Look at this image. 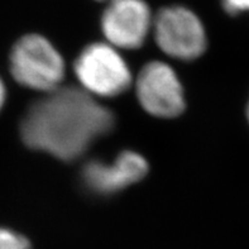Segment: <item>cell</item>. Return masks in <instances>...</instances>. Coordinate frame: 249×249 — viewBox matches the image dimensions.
I'll return each mask as SVG.
<instances>
[{"label": "cell", "instance_id": "cell-1", "mask_svg": "<svg viewBox=\"0 0 249 249\" xmlns=\"http://www.w3.org/2000/svg\"><path fill=\"white\" fill-rule=\"evenodd\" d=\"M114 124L110 109L84 89L57 88L29 107L20 123V136L29 148L73 161Z\"/></svg>", "mask_w": 249, "mask_h": 249}, {"label": "cell", "instance_id": "cell-2", "mask_svg": "<svg viewBox=\"0 0 249 249\" xmlns=\"http://www.w3.org/2000/svg\"><path fill=\"white\" fill-rule=\"evenodd\" d=\"M9 69L18 84L37 91H53L65 77L63 57L41 35L19 38L10 51Z\"/></svg>", "mask_w": 249, "mask_h": 249}, {"label": "cell", "instance_id": "cell-3", "mask_svg": "<svg viewBox=\"0 0 249 249\" xmlns=\"http://www.w3.org/2000/svg\"><path fill=\"white\" fill-rule=\"evenodd\" d=\"M73 71L82 89L94 98L118 96L132 84L129 67L109 43L89 44L76 58Z\"/></svg>", "mask_w": 249, "mask_h": 249}, {"label": "cell", "instance_id": "cell-4", "mask_svg": "<svg viewBox=\"0 0 249 249\" xmlns=\"http://www.w3.org/2000/svg\"><path fill=\"white\" fill-rule=\"evenodd\" d=\"M152 32L160 50L176 60L194 61L208 47L202 20L186 6L170 5L158 10Z\"/></svg>", "mask_w": 249, "mask_h": 249}, {"label": "cell", "instance_id": "cell-5", "mask_svg": "<svg viewBox=\"0 0 249 249\" xmlns=\"http://www.w3.org/2000/svg\"><path fill=\"white\" fill-rule=\"evenodd\" d=\"M139 104L157 118H176L186 107L183 88L174 69L161 61L143 66L136 80Z\"/></svg>", "mask_w": 249, "mask_h": 249}, {"label": "cell", "instance_id": "cell-6", "mask_svg": "<svg viewBox=\"0 0 249 249\" xmlns=\"http://www.w3.org/2000/svg\"><path fill=\"white\" fill-rule=\"evenodd\" d=\"M153 18L144 0H110L101 16V31L117 50H137L152 31Z\"/></svg>", "mask_w": 249, "mask_h": 249}, {"label": "cell", "instance_id": "cell-7", "mask_svg": "<svg viewBox=\"0 0 249 249\" xmlns=\"http://www.w3.org/2000/svg\"><path fill=\"white\" fill-rule=\"evenodd\" d=\"M148 162L134 151H123L111 163L92 160L84 166L82 181L90 191L99 195H111L133 183L139 182L148 174Z\"/></svg>", "mask_w": 249, "mask_h": 249}, {"label": "cell", "instance_id": "cell-8", "mask_svg": "<svg viewBox=\"0 0 249 249\" xmlns=\"http://www.w3.org/2000/svg\"><path fill=\"white\" fill-rule=\"evenodd\" d=\"M0 249H31V244L22 234L8 228H0Z\"/></svg>", "mask_w": 249, "mask_h": 249}, {"label": "cell", "instance_id": "cell-9", "mask_svg": "<svg viewBox=\"0 0 249 249\" xmlns=\"http://www.w3.org/2000/svg\"><path fill=\"white\" fill-rule=\"evenodd\" d=\"M221 5L231 16L249 12V0H221Z\"/></svg>", "mask_w": 249, "mask_h": 249}, {"label": "cell", "instance_id": "cell-10", "mask_svg": "<svg viewBox=\"0 0 249 249\" xmlns=\"http://www.w3.org/2000/svg\"><path fill=\"white\" fill-rule=\"evenodd\" d=\"M5 100H6V89L5 85H4L3 80L0 77V110L3 109L4 104H5Z\"/></svg>", "mask_w": 249, "mask_h": 249}, {"label": "cell", "instance_id": "cell-11", "mask_svg": "<svg viewBox=\"0 0 249 249\" xmlns=\"http://www.w3.org/2000/svg\"><path fill=\"white\" fill-rule=\"evenodd\" d=\"M247 117H248V120H249V103H248V107H247Z\"/></svg>", "mask_w": 249, "mask_h": 249}, {"label": "cell", "instance_id": "cell-12", "mask_svg": "<svg viewBox=\"0 0 249 249\" xmlns=\"http://www.w3.org/2000/svg\"><path fill=\"white\" fill-rule=\"evenodd\" d=\"M98 1H110V0H98Z\"/></svg>", "mask_w": 249, "mask_h": 249}]
</instances>
